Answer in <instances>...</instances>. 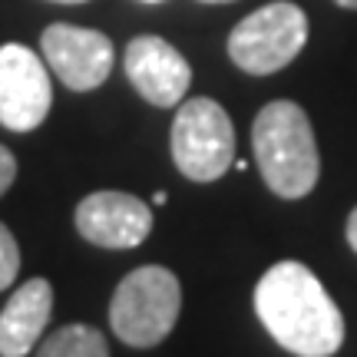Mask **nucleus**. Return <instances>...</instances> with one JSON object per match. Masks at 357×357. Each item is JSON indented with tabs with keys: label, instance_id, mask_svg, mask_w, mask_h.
I'll use <instances>...</instances> for the list:
<instances>
[{
	"label": "nucleus",
	"instance_id": "7ed1b4c3",
	"mask_svg": "<svg viewBox=\"0 0 357 357\" xmlns=\"http://www.w3.org/2000/svg\"><path fill=\"white\" fill-rule=\"evenodd\" d=\"M182 311V284L162 265L132 268L116 284L109 301V324L113 334L129 347H155L162 344L178 321Z\"/></svg>",
	"mask_w": 357,
	"mask_h": 357
},
{
	"label": "nucleus",
	"instance_id": "0eeeda50",
	"mask_svg": "<svg viewBox=\"0 0 357 357\" xmlns=\"http://www.w3.org/2000/svg\"><path fill=\"white\" fill-rule=\"evenodd\" d=\"M40 53L50 63V70L63 79V86L89 93L106 83L113 73V40L73 24H50L40 37Z\"/></svg>",
	"mask_w": 357,
	"mask_h": 357
},
{
	"label": "nucleus",
	"instance_id": "f3484780",
	"mask_svg": "<svg viewBox=\"0 0 357 357\" xmlns=\"http://www.w3.org/2000/svg\"><path fill=\"white\" fill-rule=\"evenodd\" d=\"M205 3H229V0H205Z\"/></svg>",
	"mask_w": 357,
	"mask_h": 357
},
{
	"label": "nucleus",
	"instance_id": "a211bd4d",
	"mask_svg": "<svg viewBox=\"0 0 357 357\" xmlns=\"http://www.w3.org/2000/svg\"><path fill=\"white\" fill-rule=\"evenodd\" d=\"M146 3H159V0H146Z\"/></svg>",
	"mask_w": 357,
	"mask_h": 357
},
{
	"label": "nucleus",
	"instance_id": "ddd939ff",
	"mask_svg": "<svg viewBox=\"0 0 357 357\" xmlns=\"http://www.w3.org/2000/svg\"><path fill=\"white\" fill-rule=\"evenodd\" d=\"M13 178H17V159L7 146H0V195L13 185Z\"/></svg>",
	"mask_w": 357,
	"mask_h": 357
},
{
	"label": "nucleus",
	"instance_id": "4468645a",
	"mask_svg": "<svg viewBox=\"0 0 357 357\" xmlns=\"http://www.w3.org/2000/svg\"><path fill=\"white\" fill-rule=\"evenodd\" d=\"M347 245L357 252V208L347 215Z\"/></svg>",
	"mask_w": 357,
	"mask_h": 357
},
{
	"label": "nucleus",
	"instance_id": "1a4fd4ad",
	"mask_svg": "<svg viewBox=\"0 0 357 357\" xmlns=\"http://www.w3.org/2000/svg\"><path fill=\"white\" fill-rule=\"evenodd\" d=\"M126 77L146 102L159 109L178 106L189 93L192 66L169 40L142 33L126 47Z\"/></svg>",
	"mask_w": 357,
	"mask_h": 357
},
{
	"label": "nucleus",
	"instance_id": "f257e3e1",
	"mask_svg": "<svg viewBox=\"0 0 357 357\" xmlns=\"http://www.w3.org/2000/svg\"><path fill=\"white\" fill-rule=\"evenodd\" d=\"M255 314L265 331L298 357H331L344 344L341 307L301 261H278L258 278Z\"/></svg>",
	"mask_w": 357,
	"mask_h": 357
},
{
	"label": "nucleus",
	"instance_id": "20e7f679",
	"mask_svg": "<svg viewBox=\"0 0 357 357\" xmlns=\"http://www.w3.org/2000/svg\"><path fill=\"white\" fill-rule=\"evenodd\" d=\"M172 162L192 182H215L235 162V129L229 113L208 96L178 106L172 119Z\"/></svg>",
	"mask_w": 357,
	"mask_h": 357
},
{
	"label": "nucleus",
	"instance_id": "423d86ee",
	"mask_svg": "<svg viewBox=\"0 0 357 357\" xmlns=\"http://www.w3.org/2000/svg\"><path fill=\"white\" fill-rule=\"evenodd\" d=\"M53 106V86L43 56L24 43L0 47V126L10 132L37 129Z\"/></svg>",
	"mask_w": 357,
	"mask_h": 357
},
{
	"label": "nucleus",
	"instance_id": "9d476101",
	"mask_svg": "<svg viewBox=\"0 0 357 357\" xmlns=\"http://www.w3.org/2000/svg\"><path fill=\"white\" fill-rule=\"evenodd\" d=\"M53 314V288L47 278L24 281L0 311V357H24L37 347Z\"/></svg>",
	"mask_w": 357,
	"mask_h": 357
},
{
	"label": "nucleus",
	"instance_id": "f03ea898",
	"mask_svg": "<svg viewBox=\"0 0 357 357\" xmlns=\"http://www.w3.org/2000/svg\"><path fill=\"white\" fill-rule=\"evenodd\" d=\"M252 149L265 185L281 199H305L318 185L321 155L307 113L291 100L261 106L252 123Z\"/></svg>",
	"mask_w": 357,
	"mask_h": 357
},
{
	"label": "nucleus",
	"instance_id": "9b49d317",
	"mask_svg": "<svg viewBox=\"0 0 357 357\" xmlns=\"http://www.w3.org/2000/svg\"><path fill=\"white\" fill-rule=\"evenodd\" d=\"M37 357H109V344L93 324H66L37 347Z\"/></svg>",
	"mask_w": 357,
	"mask_h": 357
},
{
	"label": "nucleus",
	"instance_id": "dca6fc26",
	"mask_svg": "<svg viewBox=\"0 0 357 357\" xmlns=\"http://www.w3.org/2000/svg\"><path fill=\"white\" fill-rule=\"evenodd\" d=\"M53 3H86V0H53Z\"/></svg>",
	"mask_w": 357,
	"mask_h": 357
},
{
	"label": "nucleus",
	"instance_id": "f8f14e48",
	"mask_svg": "<svg viewBox=\"0 0 357 357\" xmlns=\"http://www.w3.org/2000/svg\"><path fill=\"white\" fill-rule=\"evenodd\" d=\"M17 271H20V248L13 231L0 222V291H7L17 281Z\"/></svg>",
	"mask_w": 357,
	"mask_h": 357
},
{
	"label": "nucleus",
	"instance_id": "39448f33",
	"mask_svg": "<svg viewBox=\"0 0 357 357\" xmlns=\"http://www.w3.org/2000/svg\"><path fill=\"white\" fill-rule=\"evenodd\" d=\"M307 43V13L291 3L278 0L248 13L242 24L229 33V56L231 63L252 73L268 77L291 63Z\"/></svg>",
	"mask_w": 357,
	"mask_h": 357
},
{
	"label": "nucleus",
	"instance_id": "2eb2a0df",
	"mask_svg": "<svg viewBox=\"0 0 357 357\" xmlns=\"http://www.w3.org/2000/svg\"><path fill=\"white\" fill-rule=\"evenodd\" d=\"M337 7H347V10H357V0H334Z\"/></svg>",
	"mask_w": 357,
	"mask_h": 357
},
{
	"label": "nucleus",
	"instance_id": "6e6552de",
	"mask_svg": "<svg viewBox=\"0 0 357 357\" xmlns=\"http://www.w3.org/2000/svg\"><path fill=\"white\" fill-rule=\"evenodd\" d=\"M77 231L100 248H136L153 231V208L129 192H89L77 205Z\"/></svg>",
	"mask_w": 357,
	"mask_h": 357
}]
</instances>
